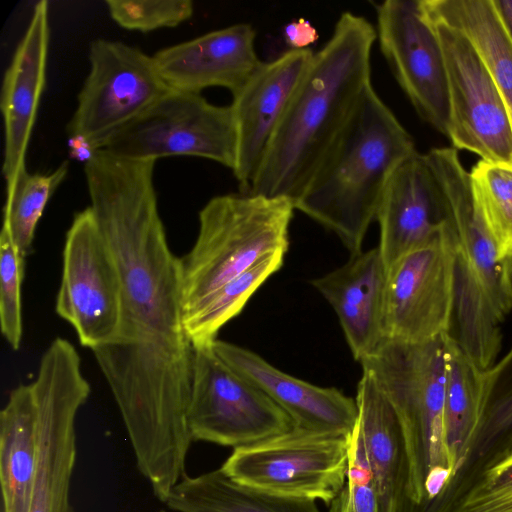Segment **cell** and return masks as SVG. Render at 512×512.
I'll use <instances>...</instances> for the list:
<instances>
[{
  "label": "cell",
  "mask_w": 512,
  "mask_h": 512,
  "mask_svg": "<svg viewBox=\"0 0 512 512\" xmlns=\"http://www.w3.org/2000/svg\"><path fill=\"white\" fill-rule=\"evenodd\" d=\"M507 278L512 290V254L505 259Z\"/></svg>",
  "instance_id": "f35d334b"
},
{
  "label": "cell",
  "mask_w": 512,
  "mask_h": 512,
  "mask_svg": "<svg viewBox=\"0 0 512 512\" xmlns=\"http://www.w3.org/2000/svg\"><path fill=\"white\" fill-rule=\"evenodd\" d=\"M283 36L289 49L304 50L318 39V32L308 20L299 18L284 27Z\"/></svg>",
  "instance_id": "e575fe53"
},
{
  "label": "cell",
  "mask_w": 512,
  "mask_h": 512,
  "mask_svg": "<svg viewBox=\"0 0 512 512\" xmlns=\"http://www.w3.org/2000/svg\"><path fill=\"white\" fill-rule=\"evenodd\" d=\"M292 200L257 194L211 198L199 212V230L181 259L184 311L267 255L286 253Z\"/></svg>",
  "instance_id": "8992f818"
},
{
  "label": "cell",
  "mask_w": 512,
  "mask_h": 512,
  "mask_svg": "<svg viewBox=\"0 0 512 512\" xmlns=\"http://www.w3.org/2000/svg\"><path fill=\"white\" fill-rule=\"evenodd\" d=\"M313 54L311 49H289L272 61L261 62L243 87L232 95L230 106L237 130L232 172L240 193H249Z\"/></svg>",
  "instance_id": "2e32d148"
},
{
  "label": "cell",
  "mask_w": 512,
  "mask_h": 512,
  "mask_svg": "<svg viewBox=\"0 0 512 512\" xmlns=\"http://www.w3.org/2000/svg\"><path fill=\"white\" fill-rule=\"evenodd\" d=\"M375 27L344 12L314 52L248 194L296 202L371 83ZM295 206V205H294Z\"/></svg>",
  "instance_id": "7a4b0ae2"
},
{
  "label": "cell",
  "mask_w": 512,
  "mask_h": 512,
  "mask_svg": "<svg viewBox=\"0 0 512 512\" xmlns=\"http://www.w3.org/2000/svg\"><path fill=\"white\" fill-rule=\"evenodd\" d=\"M425 158L456 241L452 336L477 367L489 370L499 360L502 325L512 310L505 260L475 203L470 172L457 150L433 148Z\"/></svg>",
  "instance_id": "277c9868"
},
{
  "label": "cell",
  "mask_w": 512,
  "mask_h": 512,
  "mask_svg": "<svg viewBox=\"0 0 512 512\" xmlns=\"http://www.w3.org/2000/svg\"><path fill=\"white\" fill-rule=\"evenodd\" d=\"M154 161L97 151L85 163L90 208L117 264V331L92 349L126 428L139 472L165 501L186 475L194 345L184 327L181 259L168 244Z\"/></svg>",
  "instance_id": "6da1fadb"
},
{
  "label": "cell",
  "mask_w": 512,
  "mask_h": 512,
  "mask_svg": "<svg viewBox=\"0 0 512 512\" xmlns=\"http://www.w3.org/2000/svg\"><path fill=\"white\" fill-rule=\"evenodd\" d=\"M446 219L440 192L426 162L415 152L392 174L376 221L386 269L399 257L431 239Z\"/></svg>",
  "instance_id": "ffe728a7"
},
{
  "label": "cell",
  "mask_w": 512,
  "mask_h": 512,
  "mask_svg": "<svg viewBox=\"0 0 512 512\" xmlns=\"http://www.w3.org/2000/svg\"><path fill=\"white\" fill-rule=\"evenodd\" d=\"M426 13L462 32L500 91L512 123V40L492 0H422Z\"/></svg>",
  "instance_id": "d4e9b609"
},
{
  "label": "cell",
  "mask_w": 512,
  "mask_h": 512,
  "mask_svg": "<svg viewBox=\"0 0 512 512\" xmlns=\"http://www.w3.org/2000/svg\"><path fill=\"white\" fill-rule=\"evenodd\" d=\"M37 420L32 383L18 385L0 412L3 512H28L37 468Z\"/></svg>",
  "instance_id": "603a6c76"
},
{
  "label": "cell",
  "mask_w": 512,
  "mask_h": 512,
  "mask_svg": "<svg viewBox=\"0 0 512 512\" xmlns=\"http://www.w3.org/2000/svg\"><path fill=\"white\" fill-rule=\"evenodd\" d=\"M351 435L293 427L234 448L220 469L259 492L329 505L346 482Z\"/></svg>",
  "instance_id": "52a82bcc"
},
{
  "label": "cell",
  "mask_w": 512,
  "mask_h": 512,
  "mask_svg": "<svg viewBox=\"0 0 512 512\" xmlns=\"http://www.w3.org/2000/svg\"><path fill=\"white\" fill-rule=\"evenodd\" d=\"M512 462V437L505 442L494 459V466Z\"/></svg>",
  "instance_id": "74e56055"
},
{
  "label": "cell",
  "mask_w": 512,
  "mask_h": 512,
  "mask_svg": "<svg viewBox=\"0 0 512 512\" xmlns=\"http://www.w3.org/2000/svg\"><path fill=\"white\" fill-rule=\"evenodd\" d=\"M284 256V253L267 255L184 311V327L194 347L216 340L219 330L238 315L255 291L282 267Z\"/></svg>",
  "instance_id": "4316f807"
},
{
  "label": "cell",
  "mask_w": 512,
  "mask_h": 512,
  "mask_svg": "<svg viewBox=\"0 0 512 512\" xmlns=\"http://www.w3.org/2000/svg\"><path fill=\"white\" fill-rule=\"evenodd\" d=\"M122 286L117 264L90 206L66 233L55 310L91 350L116 333Z\"/></svg>",
  "instance_id": "5bb4252c"
},
{
  "label": "cell",
  "mask_w": 512,
  "mask_h": 512,
  "mask_svg": "<svg viewBox=\"0 0 512 512\" xmlns=\"http://www.w3.org/2000/svg\"><path fill=\"white\" fill-rule=\"evenodd\" d=\"M495 10L512 40V0H492Z\"/></svg>",
  "instance_id": "8d00e7d4"
},
{
  "label": "cell",
  "mask_w": 512,
  "mask_h": 512,
  "mask_svg": "<svg viewBox=\"0 0 512 512\" xmlns=\"http://www.w3.org/2000/svg\"><path fill=\"white\" fill-rule=\"evenodd\" d=\"M489 393L488 370L477 367L451 332L448 333L444 426L446 444L456 470L455 479L471 456L484 421Z\"/></svg>",
  "instance_id": "cb8c5ba5"
},
{
  "label": "cell",
  "mask_w": 512,
  "mask_h": 512,
  "mask_svg": "<svg viewBox=\"0 0 512 512\" xmlns=\"http://www.w3.org/2000/svg\"><path fill=\"white\" fill-rule=\"evenodd\" d=\"M415 152L413 138L371 85L295 209L359 253L390 177Z\"/></svg>",
  "instance_id": "3957f363"
},
{
  "label": "cell",
  "mask_w": 512,
  "mask_h": 512,
  "mask_svg": "<svg viewBox=\"0 0 512 512\" xmlns=\"http://www.w3.org/2000/svg\"><path fill=\"white\" fill-rule=\"evenodd\" d=\"M429 19L446 67L450 106L446 136L454 149L467 150L485 162L512 166V123L491 74L462 32Z\"/></svg>",
  "instance_id": "4fadbf2b"
},
{
  "label": "cell",
  "mask_w": 512,
  "mask_h": 512,
  "mask_svg": "<svg viewBox=\"0 0 512 512\" xmlns=\"http://www.w3.org/2000/svg\"><path fill=\"white\" fill-rule=\"evenodd\" d=\"M37 404L38 457L28 512H72L76 418L90 395L75 347L56 337L43 353L32 382Z\"/></svg>",
  "instance_id": "ba28073f"
},
{
  "label": "cell",
  "mask_w": 512,
  "mask_h": 512,
  "mask_svg": "<svg viewBox=\"0 0 512 512\" xmlns=\"http://www.w3.org/2000/svg\"><path fill=\"white\" fill-rule=\"evenodd\" d=\"M49 35L48 2L42 0L33 8L28 27L14 52L2 83V173L6 187L27 171V147L46 81Z\"/></svg>",
  "instance_id": "ac0fdd59"
},
{
  "label": "cell",
  "mask_w": 512,
  "mask_h": 512,
  "mask_svg": "<svg viewBox=\"0 0 512 512\" xmlns=\"http://www.w3.org/2000/svg\"><path fill=\"white\" fill-rule=\"evenodd\" d=\"M386 274L376 247L351 254L341 267L311 281L334 309L351 353L359 362L372 355L386 339Z\"/></svg>",
  "instance_id": "44dd1931"
},
{
  "label": "cell",
  "mask_w": 512,
  "mask_h": 512,
  "mask_svg": "<svg viewBox=\"0 0 512 512\" xmlns=\"http://www.w3.org/2000/svg\"><path fill=\"white\" fill-rule=\"evenodd\" d=\"M24 260L10 235L0 233V326L3 337L18 350L23 335L21 284Z\"/></svg>",
  "instance_id": "1f68e13d"
},
{
  "label": "cell",
  "mask_w": 512,
  "mask_h": 512,
  "mask_svg": "<svg viewBox=\"0 0 512 512\" xmlns=\"http://www.w3.org/2000/svg\"><path fill=\"white\" fill-rule=\"evenodd\" d=\"M439 512H512V462L459 482Z\"/></svg>",
  "instance_id": "4dcf8cb0"
},
{
  "label": "cell",
  "mask_w": 512,
  "mask_h": 512,
  "mask_svg": "<svg viewBox=\"0 0 512 512\" xmlns=\"http://www.w3.org/2000/svg\"><path fill=\"white\" fill-rule=\"evenodd\" d=\"M212 347L230 367L283 409L294 427L350 435L358 419L356 400L334 387H320L291 376L253 351L215 340Z\"/></svg>",
  "instance_id": "d6986e66"
},
{
  "label": "cell",
  "mask_w": 512,
  "mask_h": 512,
  "mask_svg": "<svg viewBox=\"0 0 512 512\" xmlns=\"http://www.w3.org/2000/svg\"><path fill=\"white\" fill-rule=\"evenodd\" d=\"M89 61L90 71L68 131L84 137L98 151L170 88L153 56L125 43L95 40L90 45Z\"/></svg>",
  "instance_id": "8fae6325"
},
{
  "label": "cell",
  "mask_w": 512,
  "mask_h": 512,
  "mask_svg": "<svg viewBox=\"0 0 512 512\" xmlns=\"http://www.w3.org/2000/svg\"><path fill=\"white\" fill-rule=\"evenodd\" d=\"M187 423L192 441L238 448L289 431V415L225 363L212 343L194 347Z\"/></svg>",
  "instance_id": "30bf717a"
},
{
  "label": "cell",
  "mask_w": 512,
  "mask_h": 512,
  "mask_svg": "<svg viewBox=\"0 0 512 512\" xmlns=\"http://www.w3.org/2000/svg\"><path fill=\"white\" fill-rule=\"evenodd\" d=\"M328 512H380L372 471L357 426L351 435L346 482Z\"/></svg>",
  "instance_id": "836d02e7"
},
{
  "label": "cell",
  "mask_w": 512,
  "mask_h": 512,
  "mask_svg": "<svg viewBox=\"0 0 512 512\" xmlns=\"http://www.w3.org/2000/svg\"><path fill=\"white\" fill-rule=\"evenodd\" d=\"M159 512H166V511H164V510H161V511H159Z\"/></svg>",
  "instance_id": "ab89813d"
},
{
  "label": "cell",
  "mask_w": 512,
  "mask_h": 512,
  "mask_svg": "<svg viewBox=\"0 0 512 512\" xmlns=\"http://www.w3.org/2000/svg\"><path fill=\"white\" fill-rule=\"evenodd\" d=\"M130 160L195 156L234 169L237 130L231 106H217L201 93L170 89L104 149Z\"/></svg>",
  "instance_id": "9c48e42d"
},
{
  "label": "cell",
  "mask_w": 512,
  "mask_h": 512,
  "mask_svg": "<svg viewBox=\"0 0 512 512\" xmlns=\"http://www.w3.org/2000/svg\"><path fill=\"white\" fill-rule=\"evenodd\" d=\"M447 334L421 343L386 338L360 362L399 421L409 464V495L417 512L441 499L456 477L444 426Z\"/></svg>",
  "instance_id": "5b68a950"
},
{
  "label": "cell",
  "mask_w": 512,
  "mask_h": 512,
  "mask_svg": "<svg viewBox=\"0 0 512 512\" xmlns=\"http://www.w3.org/2000/svg\"><path fill=\"white\" fill-rule=\"evenodd\" d=\"M255 38L252 25L234 24L159 50L153 59L170 89L201 93L217 86L234 95L262 62Z\"/></svg>",
  "instance_id": "e0dca14e"
},
{
  "label": "cell",
  "mask_w": 512,
  "mask_h": 512,
  "mask_svg": "<svg viewBox=\"0 0 512 512\" xmlns=\"http://www.w3.org/2000/svg\"><path fill=\"white\" fill-rule=\"evenodd\" d=\"M176 512H321L315 501L275 496L241 486L219 468L185 475L164 502Z\"/></svg>",
  "instance_id": "484cf974"
},
{
  "label": "cell",
  "mask_w": 512,
  "mask_h": 512,
  "mask_svg": "<svg viewBox=\"0 0 512 512\" xmlns=\"http://www.w3.org/2000/svg\"><path fill=\"white\" fill-rule=\"evenodd\" d=\"M69 163L50 173L24 172L6 187L2 230L12 238L25 258L32 249L35 231L48 201L67 176Z\"/></svg>",
  "instance_id": "83f0119b"
},
{
  "label": "cell",
  "mask_w": 512,
  "mask_h": 512,
  "mask_svg": "<svg viewBox=\"0 0 512 512\" xmlns=\"http://www.w3.org/2000/svg\"><path fill=\"white\" fill-rule=\"evenodd\" d=\"M375 10L376 40L397 83L421 119L447 135L445 61L422 0H386Z\"/></svg>",
  "instance_id": "9a60e30c"
},
{
  "label": "cell",
  "mask_w": 512,
  "mask_h": 512,
  "mask_svg": "<svg viewBox=\"0 0 512 512\" xmlns=\"http://www.w3.org/2000/svg\"><path fill=\"white\" fill-rule=\"evenodd\" d=\"M456 241L446 218L436 234L387 268V339L421 343L451 332L455 303Z\"/></svg>",
  "instance_id": "7c38bea8"
},
{
  "label": "cell",
  "mask_w": 512,
  "mask_h": 512,
  "mask_svg": "<svg viewBox=\"0 0 512 512\" xmlns=\"http://www.w3.org/2000/svg\"><path fill=\"white\" fill-rule=\"evenodd\" d=\"M69 151L73 159L84 161L85 163L97 152L84 137L79 135H70Z\"/></svg>",
  "instance_id": "d590c367"
},
{
  "label": "cell",
  "mask_w": 512,
  "mask_h": 512,
  "mask_svg": "<svg viewBox=\"0 0 512 512\" xmlns=\"http://www.w3.org/2000/svg\"><path fill=\"white\" fill-rule=\"evenodd\" d=\"M470 179L475 203L505 260L512 254V166L480 160Z\"/></svg>",
  "instance_id": "f1b7e54d"
},
{
  "label": "cell",
  "mask_w": 512,
  "mask_h": 512,
  "mask_svg": "<svg viewBox=\"0 0 512 512\" xmlns=\"http://www.w3.org/2000/svg\"><path fill=\"white\" fill-rule=\"evenodd\" d=\"M490 393L484 421L463 472H476L512 437V346L488 370Z\"/></svg>",
  "instance_id": "f546056e"
},
{
  "label": "cell",
  "mask_w": 512,
  "mask_h": 512,
  "mask_svg": "<svg viewBox=\"0 0 512 512\" xmlns=\"http://www.w3.org/2000/svg\"><path fill=\"white\" fill-rule=\"evenodd\" d=\"M105 4L119 26L141 32L176 27L194 12L190 0H106Z\"/></svg>",
  "instance_id": "d6a6232c"
},
{
  "label": "cell",
  "mask_w": 512,
  "mask_h": 512,
  "mask_svg": "<svg viewBox=\"0 0 512 512\" xmlns=\"http://www.w3.org/2000/svg\"><path fill=\"white\" fill-rule=\"evenodd\" d=\"M357 429L372 471L380 512H417L409 495V464L397 416L373 376L357 385Z\"/></svg>",
  "instance_id": "7402d4cb"
}]
</instances>
